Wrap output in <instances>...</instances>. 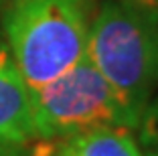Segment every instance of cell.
<instances>
[{"mask_svg":"<svg viewBox=\"0 0 158 156\" xmlns=\"http://www.w3.org/2000/svg\"><path fill=\"white\" fill-rule=\"evenodd\" d=\"M87 57L142 118L158 91V8L138 0L103 2L91 20Z\"/></svg>","mask_w":158,"mask_h":156,"instance_id":"cell-2","label":"cell"},{"mask_svg":"<svg viewBox=\"0 0 158 156\" xmlns=\"http://www.w3.org/2000/svg\"><path fill=\"white\" fill-rule=\"evenodd\" d=\"M138 2H144V4H150V6H156L158 8V0H138Z\"/></svg>","mask_w":158,"mask_h":156,"instance_id":"cell-7","label":"cell"},{"mask_svg":"<svg viewBox=\"0 0 158 156\" xmlns=\"http://www.w3.org/2000/svg\"><path fill=\"white\" fill-rule=\"evenodd\" d=\"M31 91L35 130L43 142L93 128L136 130L140 124V116L126 106L87 55L45 87Z\"/></svg>","mask_w":158,"mask_h":156,"instance_id":"cell-3","label":"cell"},{"mask_svg":"<svg viewBox=\"0 0 158 156\" xmlns=\"http://www.w3.org/2000/svg\"><path fill=\"white\" fill-rule=\"evenodd\" d=\"M138 146L144 156H158V97H152L138 124Z\"/></svg>","mask_w":158,"mask_h":156,"instance_id":"cell-6","label":"cell"},{"mask_svg":"<svg viewBox=\"0 0 158 156\" xmlns=\"http://www.w3.org/2000/svg\"><path fill=\"white\" fill-rule=\"evenodd\" d=\"M49 156H144L126 128H93L53 142Z\"/></svg>","mask_w":158,"mask_h":156,"instance_id":"cell-5","label":"cell"},{"mask_svg":"<svg viewBox=\"0 0 158 156\" xmlns=\"http://www.w3.org/2000/svg\"><path fill=\"white\" fill-rule=\"evenodd\" d=\"M91 0H10L2 35L31 89H41L87 55Z\"/></svg>","mask_w":158,"mask_h":156,"instance_id":"cell-1","label":"cell"},{"mask_svg":"<svg viewBox=\"0 0 158 156\" xmlns=\"http://www.w3.org/2000/svg\"><path fill=\"white\" fill-rule=\"evenodd\" d=\"M51 146L37 136L33 91L0 35V156H49Z\"/></svg>","mask_w":158,"mask_h":156,"instance_id":"cell-4","label":"cell"}]
</instances>
